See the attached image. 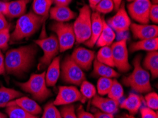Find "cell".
<instances>
[{"label":"cell","mask_w":158,"mask_h":118,"mask_svg":"<svg viewBox=\"0 0 158 118\" xmlns=\"http://www.w3.org/2000/svg\"><path fill=\"white\" fill-rule=\"evenodd\" d=\"M96 59L98 62H101L111 67H114V63L113 59V55L111 49V46L102 47L98 51Z\"/></svg>","instance_id":"cell-28"},{"label":"cell","mask_w":158,"mask_h":118,"mask_svg":"<svg viewBox=\"0 0 158 118\" xmlns=\"http://www.w3.org/2000/svg\"><path fill=\"white\" fill-rule=\"evenodd\" d=\"M114 9V4L112 0H102L95 6L94 10L100 14H106L111 13Z\"/></svg>","instance_id":"cell-34"},{"label":"cell","mask_w":158,"mask_h":118,"mask_svg":"<svg viewBox=\"0 0 158 118\" xmlns=\"http://www.w3.org/2000/svg\"><path fill=\"white\" fill-rule=\"evenodd\" d=\"M30 0H16L8 2L6 16L9 18H19L24 15L27 4Z\"/></svg>","instance_id":"cell-21"},{"label":"cell","mask_w":158,"mask_h":118,"mask_svg":"<svg viewBox=\"0 0 158 118\" xmlns=\"http://www.w3.org/2000/svg\"><path fill=\"white\" fill-rule=\"evenodd\" d=\"M107 95L108 97L111 98V99L116 101H120L124 95L123 86L118 81L116 80V79H114L111 87L110 88Z\"/></svg>","instance_id":"cell-31"},{"label":"cell","mask_w":158,"mask_h":118,"mask_svg":"<svg viewBox=\"0 0 158 118\" xmlns=\"http://www.w3.org/2000/svg\"><path fill=\"white\" fill-rule=\"evenodd\" d=\"M63 118H77L75 113V106L73 105H64L60 110Z\"/></svg>","instance_id":"cell-37"},{"label":"cell","mask_w":158,"mask_h":118,"mask_svg":"<svg viewBox=\"0 0 158 118\" xmlns=\"http://www.w3.org/2000/svg\"><path fill=\"white\" fill-rule=\"evenodd\" d=\"M21 96L22 93L20 91L2 86L0 87V108L6 107L8 103Z\"/></svg>","instance_id":"cell-26"},{"label":"cell","mask_w":158,"mask_h":118,"mask_svg":"<svg viewBox=\"0 0 158 118\" xmlns=\"http://www.w3.org/2000/svg\"><path fill=\"white\" fill-rule=\"evenodd\" d=\"M141 118H158L157 112L148 107L140 108Z\"/></svg>","instance_id":"cell-38"},{"label":"cell","mask_w":158,"mask_h":118,"mask_svg":"<svg viewBox=\"0 0 158 118\" xmlns=\"http://www.w3.org/2000/svg\"><path fill=\"white\" fill-rule=\"evenodd\" d=\"M77 118H94V115L86 111L82 105H80L77 112Z\"/></svg>","instance_id":"cell-40"},{"label":"cell","mask_w":158,"mask_h":118,"mask_svg":"<svg viewBox=\"0 0 158 118\" xmlns=\"http://www.w3.org/2000/svg\"><path fill=\"white\" fill-rule=\"evenodd\" d=\"M113 79L106 77H100L97 81V93L99 96L107 95L111 87Z\"/></svg>","instance_id":"cell-32"},{"label":"cell","mask_w":158,"mask_h":118,"mask_svg":"<svg viewBox=\"0 0 158 118\" xmlns=\"http://www.w3.org/2000/svg\"><path fill=\"white\" fill-rule=\"evenodd\" d=\"M45 72L33 74L26 82L18 83L17 85L23 91L30 93L35 100L44 101L51 95V91L48 88L45 81Z\"/></svg>","instance_id":"cell-4"},{"label":"cell","mask_w":158,"mask_h":118,"mask_svg":"<svg viewBox=\"0 0 158 118\" xmlns=\"http://www.w3.org/2000/svg\"><path fill=\"white\" fill-rule=\"evenodd\" d=\"M7 9H8V2L0 1V13L6 16L7 13Z\"/></svg>","instance_id":"cell-45"},{"label":"cell","mask_w":158,"mask_h":118,"mask_svg":"<svg viewBox=\"0 0 158 118\" xmlns=\"http://www.w3.org/2000/svg\"><path fill=\"white\" fill-rule=\"evenodd\" d=\"M94 118H114V115L105 113L101 111H96L94 113Z\"/></svg>","instance_id":"cell-43"},{"label":"cell","mask_w":158,"mask_h":118,"mask_svg":"<svg viewBox=\"0 0 158 118\" xmlns=\"http://www.w3.org/2000/svg\"><path fill=\"white\" fill-rule=\"evenodd\" d=\"M114 4V7H115V9H116V10H118L119 9V7L121 6V2H122V0H112Z\"/></svg>","instance_id":"cell-47"},{"label":"cell","mask_w":158,"mask_h":118,"mask_svg":"<svg viewBox=\"0 0 158 118\" xmlns=\"http://www.w3.org/2000/svg\"><path fill=\"white\" fill-rule=\"evenodd\" d=\"M127 1H128V2H133V1H134V0H127Z\"/></svg>","instance_id":"cell-50"},{"label":"cell","mask_w":158,"mask_h":118,"mask_svg":"<svg viewBox=\"0 0 158 118\" xmlns=\"http://www.w3.org/2000/svg\"><path fill=\"white\" fill-rule=\"evenodd\" d=\"M92 104L100 111L114 115L118 109L120 101H116L110 98H104L102 96L96 94L92 98Z\"/></svg>","instance_id":"cell-15"},{"label":"cell","mask_w":158,"mask_h":118,"mask_svg":"<svg viewBox=\"0 0 158 118\" xmlns=\"http://www.w3.org/2000/svg\"><path fill=\"white\" fill-rule=\"evenodd\" d=\"M77 101L85 102L80 91L74 86H63L59 87L58 93L52 103L56 106L70 105Z\"/></svg>","instance_id":"cell-11"},{"label":"cell","mask_w":158,"mask_h":118,"mask_svg":"<svg viewBox=\"0 0 158 118\" xmlns=\"http://www.w3.org/2000/svg\"><path fill=\"white\" fill-rule=\"evenodd\" d=\"M93 71L92 75L94 77H106V78H117L120 76L113 67H111L107 65L102 64L98 62L97 59H94L93 62Z\"/></svg>","instance_id":"cell-20"},{"label":"cell","mask_w":158,"mask_h":118,"mask_svg":"<svg viewBox=\"0 0 158 118\" xmlns=\"http://www.w3.org/2000/svg\"><path fill=\"white\" fill-rule=\"evenodd\" d=\"M101 1L102 0H89V6L90 7V9H94L95 6H97Z\"/></svg>","instance_id":"cell-46"},{"label":"cell","mask_w":158,"mask_h":118,"mask_svg":"<svg viewBox=\"0 0 158 118\" xmlns=\"http://www.w3.org/2000/svg\"><path fill=\"white\" fill-rule=\"evenodd\" d=\"M60 76V57H56L48 65L47 71L45 72V81L48 86L56 85Z\"/></svg>","instance_id":"cell-19"},{"label":"cell","mask_w":158,"mask_h":118,"mask_svg":"<svg viewBox=\"0 0 158 118\" xmlns=\"http://www.w3.org/2000/svg\"><path fill=\"white\" fill-rule=\"evenodd\" d=\"M76 42L85 43L90 38L92 27V11L89 5L80 9L77 17L73 25Z\"/></svg>","instance_id":"cell-5"},{"label":"cell","mask_w":158,"mask_h":118,"mask_svg":"<svg viewBox=\"0 0 158 118\" xmlns=\"http://www.w3.org/2000/svg\"><path fill=\"white\" fill-rule=\"evenodd\" d=\"M5 61L3 54L0 51V75L3 74L5 72Z\"/></svg>","instance_id":"cell-44"},{"label":"cell","mask_w":158,"mask_h":118,"mask_svg":"<svg viewBox=\"0 0 158 118\" xmlns=\"http://www.w3.org/2000/svg\"><path fill=\"white\" fill-rule=\"evenodd\" d=\"M158 50V38H150V39L140 40L130 45L131 52H134L140 50L152 52L157 51Z\"/></svg>","instance_id":"cell-24"},{"label":"cell","mask_w":158,"mask_h":118,"mask_svg":"<svg viewBox=\"0 0 158 118\" xmlns=\"http://www.w3.org/2000/svg\"><path fill=\"white\" fill-rule=\"evenodd\" d=\"M8 105H17V106L22 108L23 110H24L25 111L33 115H39L42 111L41 108L36 103V101L31 99L28 97H25V96H21V97L16 98V99L8 103Z\"/></svg>","instance_id":"cell-18"},{"label":"cell","mask_w":158,"mask_h":118,"mask_svg":"<svg viewBox=\"0 0 158 118\" xmlns=\"http://www.w3.org/2000/svg\"><path fill=\"white\" fill-rule=\"evenodd\" d=\"M35 43L41 48L44 52L42 57L40 59L38 68L48 66L60 52L59 43L57 37L55 35H51L49 37L35 40Z\"/></svg>","instance_id":"cell-8"},{"label":"cell","mask_w":158,"mask_h":118,"mask_svg":"<svg viewBox=\"0 0 158 118\" xmlns=\"http://www.w3.org/2000/svg\"><path fill=\"white\" fill-rule=\"evenodd\" d=\"M115 38H116V33L108 25L106 21L104 20L102 33L96 43V45L99 47L111 46L112 43L114 42Z\"/></svg>","instance_id":"cell-22"},{"label":"cell","mask_w":158,"mask_h":118,"mask_svg":"<svg viewBox=\"0 0 158 118\" xmlns=\"http://www.w3.org/2000/svg\"><path fill=\"white\" fill-rule=\"evenodd\" d=\"M80 93H82L84 101L88 99H92L97 94V88L92 83L87 80L82 81L80 84Z\"/></svg>","instance_id":"cell-30"},{"label":"cell","mask_w":158,"mask_h":118,"mask_svg":"<svg viewBox=\"0 0 158 118\" xmlns=\"http://www.w3.org/2000/svg\"><path fill=\"white\" fill-rule=\"evenodd\" d=\"M8 27H10V26H9L8 21H6L5 16L0 13V31Z\"/></svg>","instance_id":"cell-41"},{"label":"cell","mask_w":158,"mask_h":118,"mask_svg":"<svg viewBox=\"0 0 158 118\" xmlns=\"http://www.w3.org/2000/svg\"><path fill=\"white\" fill-rule=\"evenodd\" d=\"M149 19L153 23H158V4H152L149 12Z\"/></svg>","instance_id":"cell-39"},{"label":"cell","mask_w":158,"mask_h":118,"mask_svg":"<svg viewBox=\"0 0 158 118\" xmlns=\"http://www.w3.org/2000/svg\"><path fill=\"white\" fill-rule=\"evenodd\" d=\"M115 33H123L130 29L131 21L123 6H120L116 14L106 21Z\"/></svg>","instance_id":"cell-12"},{"label":"cell","mask_w":158,"mask_h":118,"mask_svg":"<svg viewBox=\"0 0 158 118\" xmlns=\"http://www.w3.org/2000/svg\"><path fill=\"white\" fill-rule=\"evenodd\" d=\"M6 117H7L6 115L4 114L3 112H2L1 111H0V118H6Z\"/></svg>","instance_id":"cell-48"},{"label":"cell","mask_w":158,"mask_h":118,"mask_svg":"<svg viewBox=\"0 0 158 118\" xmlns=\"http://www.w3.org/2000/svg\"><path fill=\"white\" fill-rule=\"evenodd\" d=\"M37 52L35 45H26L9 50L4 57L5 71L16 76L23 75L32 67Z\"/></svg>","instance_id":"cell-1"},{"label":"cell","mask_w":158,"mask_h":118,"mask_svg":"<svg viewBox=\"0 0 158 118\" xmlns=\"http://www.w3.org/2000/svg\"><path fill=\"white\" fill-rule=\"evenodd\" d=\"M142 105V100L139 96L136 93H130L126 99L120 103V106L122 109H125L131 114H136L140 109Z\"/></svg>","instance_id":"cell-23"},{"label":"cell","mask_w":158,"mask_h":118,"mask_svg":"<svg viewBox=\"0 0 158 118\" xmlns=\"http://www.w3.org/2000/svg\"><path fill=\"white\" fill-rule=\"evenodd\" d=\"M143 68L149 71L152 79L158 76V52L157 51L148 52L143 62Z\"/></svg>","instance_id":"cell-25"},{"label":"cell","mask_w":158,"mask_h":118,"mask_svg":"<svg viewBox=\"0 0 158 118\" xmlns=\"http://www.w3.org/2000/svg\"><path fill=\"white\" fill-rule=\"evenodd\" d=\"M152 2L150 0H134L128 5L129 15L140 24L150 22L149 12Z\"/></svg>","instance_id":"cell-10"},{"label":"cell","mask_w":158,"mask_h":118,"mask_svg":"<svg viewBox=\"0 0 158 118\" xmlns=\"http://www.w3.org/2000/svg\"><path fill=\"white\" fill-rule=\"evenodd\" d=\"M153 2H154L153 4H157V0H153Z\"/></svg>","instance_id":"cell-49"},{"label":"cell","mask_w":158,"mask_h":118,"mask_svg":"<svg viewBox=\"0 0 158 118\" xmlns=\"http://www.w3.org/2000/svg\"><path fill=\"white\" fill-rule=\"evenodd\" d=\"M45 18L37 16L33 11L19 17L11 35V41L16 42L30 38L39 30Z\"/></svg>","instance_id":"cell-3"},{"label":"cell","mask_w":158,"mask_h":118,"mask_svg":"<svg viewBox=\"0 0 158 118\" xmlns=\"http://www.w3.org/2000/svg\"><path fill=\"white\" fill-rule=\"evenodd\" d=\"M51 30L56 33L57 35L60 52H63L74 46L76 38L72 24L56 22L52 25Z\"/></svg>","instance_id":"cell-7"},{"label":"cell","mask_w":158,"mask_h":118,"mask_svg":"<svg viewBox=\"0 0 158 118\" xmlns=\"http://www.w3.org/2000/svg\"><path fill=\"white\" fill-rule=\"evenodd\" d=\"M6 113L9 118H38L37 115L30 114L16 105H7Z\"/></svg>","instance_id":"cell-29"},{"label":"cell","mask_w":158,"mask_h":118,"mask_svg":"<svg viewBox=\"0 0 158 118\" xmlns=\"http://www.w3.org/2000/svg\"><path fill=\"white\" fill-rule=\"evenodd\" d=\"M60 75L64 82L75 86H80L86 80L85 72L70 56H67L60 65Z\"/></svg>","instance_id":"cell-6"},{"label":"cell","mask_w":158,"mask_h":118,"mask_svg":"<svg viewBox=\"0 0 158 118\" xmlns=\"http://www.w3.org/2000/svg\"><path fill=\"white\" fill-rule=\"evenodd\" d=\"M52 4V0H33V12L37 16L45 19L49 15L50 9Z\"/></svg>","instance_id":"cell-27"},{"label":"cell","mask_w":158,"mask_h":118,"mask_svg":"<svg viewBox=\"0 0 158 118\" xmlns=\"http://www.w3.org/2000/svg\"><path fill=\"white\" fill-rule=\"evenodd\" d=\"M41 118H63L61 115V112L57 110L56 105L52 102L47 103V105L44 107V113Z\"/></svg>","instance_id":"cell-33"},{"label":"cell","mask_w":158,"mask_h":118,"mask_svg":"<svg viewBox=\"0 0 158 118\" xmlns=\"http://www.w3.org/2000/svg\"><path fill=\"white\" fill-rule=\"evenodd\" d=\"M72 0H52V3L57 6H68Z\"/></svg>","instance_id":"cell-42"},{"label":"cell","mask_w":158,"mask_h":118,"mask_svg":"<svg viewBox=\"0 0 158 118\" xmlns=\"http://www.w3.org/2000/svg\"><path fill=\"white\" fill-rule=\"evenodd\" d=\"M104 18H102L101 14L97 11L92 14V27H91V36L90 38L85 44L87 47H93L96 45L98 38L101 34L103 28V22Z\"/></svg>","instance_id":"cell-16"},{"label":"cell","mask_w":158,"mask_h":118,"mask_svg":"<svg viewBox=\"0 0 158 118\" xmlns=\"http://www.w3.org/2000/svg\"><path fill=\"white\" fill-rule=\"evenodd\" d=\"M146 105L150 109L157 110L158 109V95L155 92H149L145 96Z\"/></svg>","instance_id":"cell-35"},{"label":"cell","mask_w":158,"mask_h":118,"mask_svg":"<svg viewBox=\"0 0 158 118\" xmlns=\"http://www.w3.org/2000/svg\"><path fill=\"white\" fill-rule=\"evenodd\" d=\"M10 27L0 31V49L6 50L8 47V43L11 38Z\"/></svg>","instance_id":"cell-36"},{"label":"cell","mask_w":158,"mask_h":118,"mask_svg":"<svg viewBox=\"0 0 158 118\" xmlns=\"http://www.w3.org/2000/svg\"><path fill=\"white\" fill-rule=\"evenodd\" d=\"M70 57L83 71H89L94 61L95 53L87 48L80 47L74 50Z\"/></svg>","instance_id":"cell-13"},{"label":"cell","mask_w":158,"mask_h":118,"mask_svg":"<svg viewBox=\"0 0 158 118\" xmlns=\"http://www.w3.org/2000/svg\"><path fill=\"white\" fill-rule=\"evenodd\" d=\"M141 57L137 56L133 62V70L130 75L124 77L123 83L138 93H148L151 91L150 74L141 65Z\"/></svg>","instance_id":"cell-2"},{"label":"cell","mask_w":158,"mask_h":118,"mask_svg":"<svg viewBox=\"0 0 158 118\" xmlns=\"http://www.w3.org/2000/svg\"><path fill=\"white\" fill-rule=\"evenodd\" d=\"M50 18L60 23H66L76 18L77 14L69 6H55L50 9Z\"/></svg>","instance_id":"cell-17"},{"label":"cell","mask_w":158,"mask_h":118,"mask_svg":"<svg viewBox=\"0 0 158 118\" xmlns=\"http://www.w3.org/2000/svg\"><path fill=\"white\" fill-rule=\"evenodd\" d=\"M114 67L121 72H127L131 69L128 61V50L127 47V39L114 42L111 45Z\"/></svg>","instance_id":"cell-9"},{"label":"cell","mask_w":158,"mask_h":118,"mask_svg":"<svg viewBox=\"0 0 158 118\" xmlns=\"http://www.w3.org/2000/svg\"><path fill=\"white\" fill-rule=\"evenodd\" d=\"M133 37L138 40L157 38L158 27L155 24L132 23L130 26Z\"/></svg>","instance_id":"cell-14"}]
</instances>
